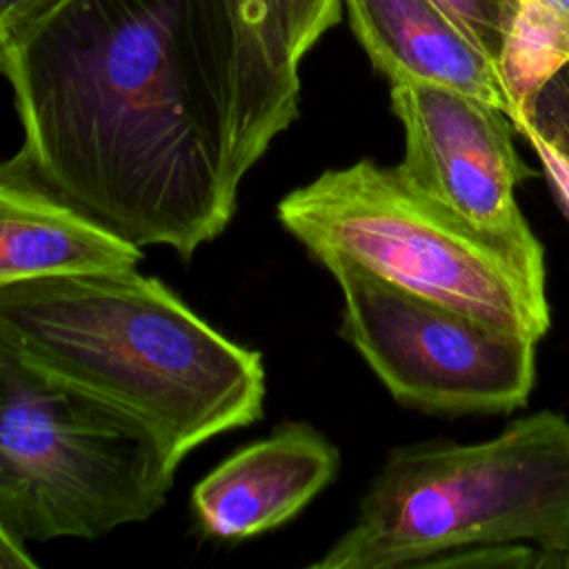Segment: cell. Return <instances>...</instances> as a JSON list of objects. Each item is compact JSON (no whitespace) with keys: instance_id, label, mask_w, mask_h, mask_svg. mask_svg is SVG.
Returning a JSON list of instances; mask_svg holds the SVG:
<instances>
[{"instance_id":"cell-1","label":"cell","mask_w":569,"mask_h":569,"mask_svg":"<svg viewBox=\"0 0 569 569\" xmlns=\"http://www.w3.org/2000/svg\"><path fill=\"white\" fill-rule=\"evenodd\" d=\"M13 160L136 247L191 258L289 129L244 80L222 0H58L2 38Z\"/></svg>"},{"instance_id":"cell-2","label":"cell","mask_w":569,"mask_h":569,"mask_svg":"<svg viewBox=\"0 0 569 569\" xmlns=\"http://www.w3.org/2000/svg\"><path fill=\"white\" fill-rule=\"evenodd\" d=\"M0 345L138 422L176 469L209 438L262 418L260 351L136 267L2 287Z\"/></svg>"},{"instance_id":"cell-3","label":"cell","mask_w":569,"mask_h":569,"mask_svg":"<svg viewBox=\"0 0 569 569\" xmlns=\"http://www.w3.org/2000/svg\"><path fill=\"white\" fill-rule=\"evenodd\" d=\"M309 567H569V420L542 409L489 440L393 447Z\"/></svg>"},{"instance_id":"cell-4","label":"cell","mask_w":569,"mask_h":569,"mask_svg":"<svg viewBox=\"0 0 569 569\" xmlns=\"http://www.w3.org/2000/svg\"><path fill=\"white\" fill-rule=\"evenodd\" d=\"M280 224L318 260L340 253L380 278L533 338L549 331L545 256L487 233L362 158L278 202Z\"/></svg>"},{"instance_id":"cell-5","label":"cell","mask_w":569,"mask_h":569,"mask_svg":"<svg viewBox=\"0 0 569 569\" xmlns=\"http://www.w3.org/2000/svg\"><path fill=\"white\" fill-rule=\"evenodd\" d=\"M173 473L138 422L0 345V527L16 540H96L149 520Z\"/></svg>"},{"instance_id":"cell-6","label":"cell","mask_w":569,"mask_h":569,"mask_svg":"<svg viewBox=\"0 0 569 569\" xmlns=\"http://www.w3.org/2000/svg\"><path fill=\"white\" fill-rule=\"evenodd\" d=\"M318 262L342 291L340 336L389 393L431 413H509L536 385V340L393 284L356 260Z\"/></svg>"},{"instance_id":"cell-7","label":"cell","mask_w":569,"mask_h":569,"mask_svg":"<svg viewBox=\"0 0 569 569\" xmlns=\"http://www.w3.org/2000/svg\"><path fill=\"white\" fill-rule=\"evenodd\" d=\"M389 96L405 131L398 171L469 224L545 256L516 200V187L531 169L513 147L511 118L473 96L433 84L400 82Z\"/></svg>"},{"instance_id":"cell-8","label":"cell","mask_w":569,"mask_h":569,"mask_svg":"<svg viewBox=\"0 0 569 569\" xmlns=\"http://www.w3.org/2000/svg\"><path fill=\"white\" fill-rule=\"evenodd\" d=\"M338 467V449L316 427L284 422L198 480L191 491L196 527L224 542L267 533L298 516Z\"/></svg>"},{"instance_id":"cell-9","label":"cell","mask_w":569,"mask_h":569,"mask_svg":"<svg viewBox=\"0 0 569 569\" xmlns=\"http://www.w3.org/2000/svg\"><path fill=\"white\" fill-rule=\"evenodd\" d=\"M369 62L389 84H433L473 96L509 116L498 62L436 0H340Z\"/></svg>"},{"instance_id":"cell-10","label":"cell","mask_w":569,"mask_h":569,"mask_svg":"<svg viewBox=\"0 0 569 569\" xmlns=\"http://www.w3.org/2000/svg\"><path fill=\"white\" fill-rule=\"evenodd\" d=\"M140 258V247L73 209L13 158L0 162V289L58 273L129 269Z\"/></svg>"},{"instance_id":"cell-11","label":"cell","mask_w":569,"mask_h":569,"mask_svg":"<svg viewBox=\"0 0 569 569\" xmlns=\"http://www.w3.org/2000/svg\"><path fill=\"white\" fill-rule=\"evenodd\" d=\"M238 60L253 93L291 124L300 111V62L291 51L280 0H222Z\"/></svg>"},{"instance_id":"cell-12","label":"cell","mask_w":569,"mask_h":569,"mask_svg":"<svg viewBox=\"0 0 569 569\" xmlns=\"http://www.w3.org/2000/svg\"><path fill=\"white\" fill-rule=\"evenodd\" d=\"M498 67L511 102L509 118L518 133V127L531 118L545 84L569 67L567 38L540 0H520Z\"/></svg>"},{"instance_id":"cell-13","label":"cell","mask_w":569,"mask_h":569,"mask_svg":"<svg viewBox=\"0 0 569 569\" xmlns=\"http://www.w3.org/2000/svg\"><path fill=\"white\" fill-rule=\"evenodd\" d=\"M496 62L520 0H436Z\"/></svg>"},{"instance_id":"cell-14","label":"cell","mask_w":569,"mask_h":569,"mask_svg":"<svg viewBox=\"0 0 569 569\" xmlns=\"http://www.w3.org/2000/svg\"><path fill=\"white\" fill-rule=\"evenodd\" d=\"M340 0H280V13L291 51L302 60L311 47L340 20Z\"/></svg>"},{"instance_id":"cell-15","label":"cell","mask_w":569,"mask_h":569,"mask_svg":"<svg viewBox=\"0 0 569 569\" xmlns=\"http://www.w3.org/2000/svg\"><path fill=\"white\" fill-rule=\"evenodd\" d=\"M529 122H533L542 136L569 149V67L558 71L545 84Z\"/></svg>"},{"instance_id":"cell-16","label":"cell","mask_w":569,"mask_h":569,"mask_svg":"<svg viewBox=\"0 0 569 569\" xmlns=\"http://www.w3.org/2000/svg\"><path fill=\"white\" fill-rule=\"evenodd\" d=\"M518 133L529 142V147L538 156L545 180L553 191L558 204L562 207L565 216L569 218V149L542 136L529 120L518 127Z\"/></svg>"},{"instance_id":"cell-17","label":"cell","mask_w":569,"mask_h":569,"mask_svg":"<svg viewBox=\"0 0 569 569\" xmlns=\"http://www.w3.org/2000/svg\"><path fill=\"white\" fill-rule=\"evenodd\" d=\"M58 0H0V42L11 31L38 18Z\"/></svg>"},{"instance_id":"cell-18","label":"cell","mask_w":569,"mask_h":569,"mask_svg":"<svg viewBox=\"0 0 569 569\" xmlns=\"http://www.w3.org/2000/svg\"><path fill=\"white\" fill-rule=\"evenodd\" d=\"M38 562L27 551V545L16 540L0 527V569H36Z\"/></svg>"},{"instance_id":"cell-19","label":"cell","mask_w":569,"mask_h":569,"mask_svg":"<svg viewBox=\"0 0 569 569\" xmlns=\"http://www.w3.org/2000/svg\"><path fill=\"white\" fill-rule=\"evenodd\" d=\"M549 11L551 16L558 20L565 38H567V44H569V0H540Z\"/></svg>"},{"instance_id":"cell-20","label":"cell","mask_w":569,"mask_h":569,"mask_svg":"<svg viewBox=\"0 0 569 569\" xmlns=\"http://www.w3.org/2000/svg\"><path fill=\"white\" fill-rule=\"evenodd\" d=\"M0 51H2V42H0Z\"/></svg>"}]
</instances>
